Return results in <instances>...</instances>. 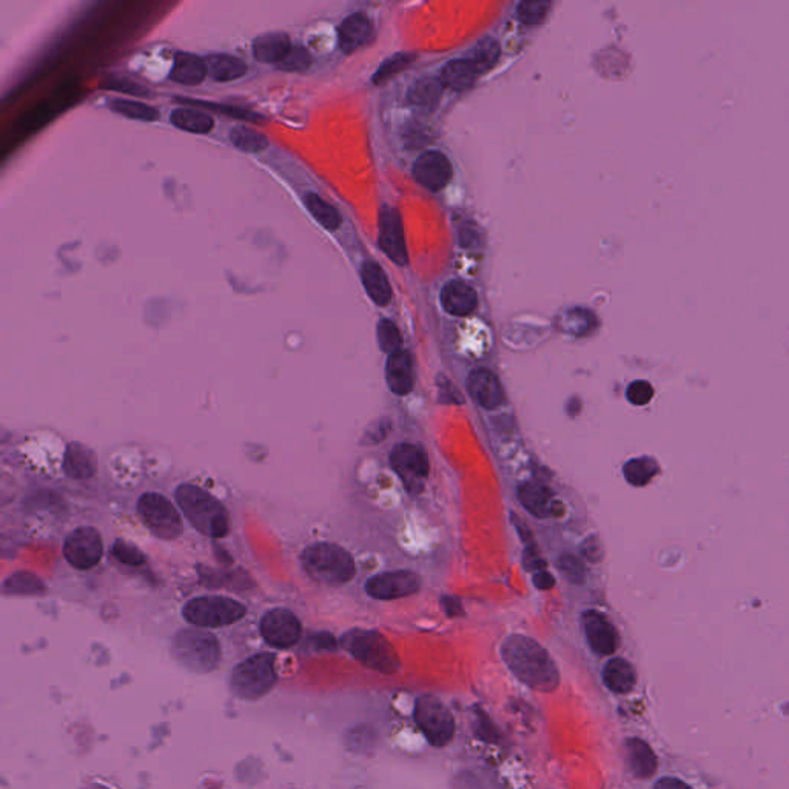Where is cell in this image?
Masks as SVG:
<instances>
[{"label": "cell", "mask_w": 789, "mask_h": 789, "mask_svg": "<svg viewBox=\"0 0 789 789\" xmlns=\"http://www.w3.org/2000/svg\"><path fill=\"white\" fill-rule=\"evenodd\" d=\"M499 653L509 671L528 688L549 694L560 686L557 663L538 641L528 635H509Z\"/></svg>", "instance_id": "cell-1"}, {"label": "cell", "mask_w": 789, "mask_h": 789, "mask_svg": "<svg viewBox=\"0 0 789 789\" xmlns=\"http://www.w3.org/2000/svg\"><path fill=\"white\" fill-rule=\"evenodd\" d=\"M174 499L191 526L205 537L222 538L230 532V515L220 499L197 484L184 483Z\"/></svg>", "instance_id": "cell-2"}, {"label": "cell", "mask_w": 789, "mask_h": 789, "mask_svg": "<svg viewBox=\"0 0 789 789\" xmlns=\"http://www.w3.org/2000/svg\"><path fill=\"white\" fill-rule=\"evenodd\" d=\"M301 563L312 580L326 586H343L356 574L352 553L335 543H315L306 547Z\"/></svg>", "instance_id": "cell-3"}, {"label": "cell", "mask_w": 789, "mask_h": 789, "mask_svg": "<svg viewBox=\"0 0 789 789\" xmlns=\"http://www.w3.org/2000/svg\"><path fill=\"white\" fill-rule=\"evenodd\" d=\"M341 646L372 671L392 676L401 669V660L395 647L378 630H347L341 637Z\"/></svg>", "instance_id": "cell-4"}, {"label": "cell", "mask_w": 789, "mask_h": 789, "mask_svg": "<svg viewBox=\"0 0 789 789\" xmlns=\"http://www.w3.org/2000/svg\"><path fill=\"white\" fill-rule=\"evenodd\" d=\"M172 654L185 669L208 674L220 663L222 651L218 638L204 630H182L174 635Z\"/></svg>", "instance_id": "cell-5"}, {"label": "cell", "mask_w": 789, "mask_h": 789, "mask_svg": "<svg viewBox=\"0 0 789 789\" xmlns=\"http://www.w3.org/2000/svg\"><path fill=\"white\" fill-rule=\"evenodd\" d=\"M276 683L278 676L275 671L274 654H255L233 669L230 691L237 699L256 701L270 694Z\"/></svg>", "instance_id": "cell-6"}, {"label": "cell", "mask_w": 789, "mask_h": 789, "mask_svg": "<svg viewBox=\"0 0 789 789\" xmlns=\"http://www.w3.org/2000/svg\"><path fill=\"white\" fill-rule=\"evenodd\" d=\"M247 607L235 599L222 595H202L185 603L182 615L197 628H224L243 620Z\"/></svg>", "instance_id": "cell-7"}, {"label": "cell", "mask_w": 789, "mask_h": 789, "mask_svg": "<svg viewBox=\"0 0 789 789\" xmlns=\"http://www.w3.org/2000/svg\"><path fill=\"white\" fill-rule=\"evenodd\" d=\"M414 718L416 726L435 748L447 746L457 732V723L452 712L432 694H424L416 699Z\"/></svg>", "instance_id": "cell-8"}, {"label": "cell", "mask_w": 789, "mask_h": 789, "mask_svg": "<svg viewBox=\"0 0 789 789\" xmlns=\"http://www.w3.org/2000/svg\"><path fill=\"white\" fill-rule=\"evenodd\" d=\"M137 514L151 534L160 540L172 541L184 532V522L178 509L166 495L145 492L137 499Z\"/></svg>", "instance_id": "cell-9"}, {"label": "cell", "mask_w": 789, "mask_h": 789, "mask_svg": "<svg viewBox=\"0 0 789 789\" xmlns=\"http://www.w3.org/2000/svg\"><path fill=\"white\" fill-rule=\"evenodd\" d=\"M391 464L412 495L422 492V484L430 470L428 453L422 447L412 443L395 445L391 453Z\"/></svg>", "instance_id": "cell-10"}, {"label": "cell", "mask_w": 789, "mask_h": 789, "mask_svg": "<svg viewBox=\"0 0 789 789\" xmlns=\"http://www.w3.org/2000/svg\"><path fill=\"white\" fill-rule=\"evenodd\" d=\"M64 557L74 569L89 570L99 564L104 555V541L95 528L81 526L66 535Z\"/></svg>", "instance_id": "cell-11"}, {"label": "cell", "mask_w": 789, "mask_h": 789, "mask_svg": "<svg viewBox=\"0 0 789 789\" xmlns=\"http://www.w3.org/2000/svg\"><path fill=\"white\" fill-rule=\"evenodd\" d=\"M262 638L276 649H290L303 635V624L293 612L285 607H275L266 612L259 623Z\"/></svg>", "instance_id": "cell-12"}, {"label": "cell", "mask_w": 789, "mask_h": 789, "mask_svg": "<svg viewBox=\"0 0 789 789\" xmlns=\"http://www.w3.org/2000/svg\"><path fill=\"white\" fill-rule=\"evenodd\" d=\"M422 588V580L412 570L383 572L368 578L366 592L376 599H398L410 597Z\"/></svg>", "instance_id": "cell-13"}, {"label": "cell", "mask_w": 789, "mask_h": 789, "mask_svg": "<svg viewBox=\"0 0 789 789\" xmlns=\"http://www.w3.org/2000/svg\"><path fill=\"white\" fill-rule=\"evenodd\" d=\"M583 630L586 635L589 647L601 657L612 655L620 645L615 626L599 611H588L583 614Z\"/></svg>", "instance_id": "cell-14"}, {"label": "cell", "mask_w": 789, "mask_h": 789, "mask_svg": "<svg viewBox=\"0 0 789 789\" xmlns=\"http://www.w3.org/2000/svg\"><path fill=\"white\" fill-rule=\"evenodd\" d=\"M380 245L393 262L404 266L407 251L404 243L403 220L397 208H384L380 213Z\"/></svg>", "instance_id": "cell-15"}, {"label": "cell", "mask_w": 789, "mask_h": 789, "mask_svg": "<svg viewBox=\"0 0 789 789\" xmlns=\"http://www.w3.org/2000/svg\"><path fill=\"white\" fill-rule=\"evenodd\" d=\"M414 176L422 187H426L429 190H441L451 181V162L439 151H428L416 159L415 166H414Z\"/></svg>", "instance_id": "cell-16"}, {"label": "cell", "mask_w": 789, "mask_h": 789, "mask_svg": "<svg viewBox=\"0 0 789 789\" xmlns=\"http://www.w3.org/2000/svg\"><path fill=\"white\" fill-rule=\"evenodd\" d=\"M468 392L481 407L499 409L506 401L505 389L497 375L487 368H476L468 378Z\"/></svg>", "instance_id": "cell-17"}, {"label": "cell", "mask_w": 789, "mask_h": 789, "mask_svg": "<svg viewBox=\"0 0 789 789\" xmlns=\"http://www.w3.org/2000/svg\"><path fill=\"white\" fill-rule=\"evenodd\" d=\"M387 386L398 397L409 395L415 386L414 361L409 352H395L389 355L386 364Z\"/></svg>", "instance_id": "cell-18"}, {"label": "cell", "mask_w": 789, "mask_h": 789, "mask_svg": "<svg viewBox=\"0 0 789 789\" xmlns=\"http://www.w3.org/2000/svg\"><path fill=\"white\" fill-rule=\"evenodd\" d=\"M64 472L70 480L85 481L97 472V457L95 451L78 441L66 445L64 455Z\"/></svg>", "instance_id": "cell-19"}, {"label": "cell", "mask_w": 789, "mask_h": 789, "mask_svg": "<svg viewBox=\"0 0 789 789\" xmlns=\"http://www.w3.org/2000/svg\"><path fill=\"white\" fill-rule=\"evenodd\" d=\"M624 759L635 778H651L657 772L659 760L645 740L630 737L624 742Z\"/></svg>", "instance_id": "cell-20"}, {"label": "cell", "mask_w": 789, "mask_h": 789, "mask_svg": "<svg viewBox=\"0 0 789 789\" xmlns=\"http://www.w3.org/2000/svg\"><path fill=\"white\" fill-rule=\"evenodd\" d=\"M441 304L447 313L468 316L478 307L476 291L463 281H452L441 290Z\"/></svg>", "instance_id": "cell-21"}, {"label": "cell", "mask_w": 789, "mask_h": 789, "mask_svg": "<svg viewBox=\"0 0 789 789\" xmlns=\"http://www.w3.org/2000/svg\"><path fill=\"white\" fill-rule=\"evenodd\" d=\"M518 499L522 507L537 518H547L553 515V492L540 481H528L518 489Z\"/></svg>", "instance_id": "cell-22"}, {"label": "cell", "mask_w": 789, "mask_h": 789, "mask_svg": "<svg viewBox=\"0 0 789 789\" xmlns=\"http://www.w3.org/2000/svg\"><path fill=\"white\" fill-rule=\"evenodd\" d=\"M372 36V24L367 16L355 12L339 27V47L344 53L351 54L367 43Z\"/></svg>", "instance_id": "cell-23"}, {"label": "cell", "mask_w": 789, "mask_h": 789, "mask_svg": "<svg viewBox=\"0 0 789 789\" xmlns=\"http://www.w3.org/2000/svg\"><path fill=\"white\" fill-rule=\"evenodd\" d=\"M290 37L282 31H270L258 36L253 42V56L261 64L278 66L290 51Z\"/></svg>", "instance_id": "cell-24"}, {"label": "cell", "mask_w": 789, "mask_h": 789, "mask_svg": "<svg viewBox=\"0 0 789 789\" xmlns=\"http://www.w3.org/2000/svg\"><path fill=\"white\" fill-rule=\"evenodd\" d=\"M603 682L615 694H630L637 683V672L628 660L612 659L603 669Z\"/></svg>", "instance_id": "cell-25"}, {"label": "cell", "mask_w": 789, "mask_h": 789, "mask_svg": "<svg viewBox=\"0 0 789 789\" xmlns=\"http://www.w3.org/2000/svg\"><path fill=\"white\" fill-rule=\"evenodd\" d=\"M208 74L205 59L197 58V54L176 53L173 62L170 78L182 85H199Z\"/></svg>", "instance_id": "cell-26"}, {"label": "cell", "mask_w": 789, "mask_h": 789, "mask_svg": "<svg viewBox=\"0 0 789 789\" xmlns=\"http://www.w3.org/2000/svg\"><path fill=\"white\" fill-rule=\"evenodd\" d=\"M362 284L376 306L384 307L392 301V289L384 270L376 262L367 261L361 268Z\"/></svg>", "instance_id": "cell-27"}, {"label": "cell", "mask_w": 789, "mask_h": 789, "mask_svg": "<svg viewBox=\"0 0 789 789\" xmlns=\"http://www.w3.org/2000/svg\"><path fill=\"white\" fill-rule=\"evenodd\" d=\"M481 72L470 59L451 60L441 72V82L455 91L472 89Z\"/></svg>", "instance_id": "cell-28"}, {"label": "cell", "mask_w": 789, "mask_h": 789, "mask_svg": "<svg viewBox=\"0 0 789 789\" xmlns=\"http://www.w3.org/2000/svg\"><path fill=\"white\" fill-rule=\"evenodd\" d=\"M210 78L218 82H230L243 78L247 73V66L243 59L232 54H212L205 59Z\"/></svg>", "instance_id": "cell-29"}, {"label": "cell", "mask_w": 789, "mask_h": 789, "mask_svg": "<svg viewBox=\"0 0 789 789\" xmlns=\"http://www.w3.org/2000/svg\"><path fill=\"white\" fill-rule=\"evenodd\" d=\"M170 120L174 127H178L181 130L197 133V135L210 133L214 127L213 118L201 108H176L170 116Z\"/></svg>", "instance_id": "cell-30"}, {"label": "cell", "mask_w": 789, "mask_h": 789, "mask_svg": "<svg viewBox=\"0 0 789 789\" xmlns=\"http://www.w3.org/2000/svg\"><path fill=\"white\" fill-rule=\"evenodd\" d=\"M304 204H306V207L309 210L310 214L315 218L318 222H320L321 226L324 227L326 230H336L339 226H341V214L338 213V210L330 205L329 202L324 201L322 197H318L315 193H309V195H306L304 197Z\"/></svg>", "instance_id": "cell-31"}, {"label": "cell", "mask_w": 789, "mask_h": 789, "mask_svg": "<svg viewBox=\"0 0 789 789\" xmlns=\"http://www.w3.org/2000/svg\"><path fill=\"white\" fill-rule=\"evenodd\" d=\"M659 464L651 457H640L630 460L624 464L623 475L632 486H646L655 475L659 474Z\"/></svg>", "instance_id": "cell-32"}, {"label": "cell", "mask_w": 789, "mask_h": 789, "mask_svg": "<svg viewBox=\"0 0 789 789\" xmlns=\"http://www.w3.org/2000/svg\"><path fill=\"white\" fill-rule=\"evenodd\" d=\"M441 91L443 82L432 78L422 79L410 89L409 99L412 104L420 107L435 108L441 97Z\"/></svg>", "instance_id": "cell-33"}, {"label": "cell", "mask_w": 789, "mask_h": 789, "mask_svg": "<svg viewBox=\"0 0 789 789\" xmlns=\"http://www.w3.org/2000/svg\"><path fill=\"white\" fill-rule=\"evenodd\" d=\"M230 141L237 150L247 151V153H259L268 147L267 137L253 128L244 127V125L235 127L230 131Z\"/></svg>", "instance_id": "cell-34"}, {"label": "cell", "mask_w": 789, "mask_h": 789, "mask_svg": "<svg viewBox=\"0 0 789 789\" xmlns=\"http://www.w3.org/2000/svg\"><path fill=\"white\" fill-rule=\"evenodd\" d=\"M108 107L114 113L125 116V118L136 119V120H145L151 122L159 118V112L155 107H151L149 104H143L139 101H128V99H114L108 104Z\"/></svg>", "instance_id": "cell-35"}, {"label": "cell", "mask_w": 789, "mask_h": 789, "mask_svg": "<svg viewBox=\"0 0 789 789\" xmlns=\"http://www.w3.org/2000/svg\"><path fill=\"white\" fill-rule=\"evenodd\" d=\"M499 54H501V50H499V42L493 41L491 37H486V39H483V41L476 43L470 60L483 73L486 72V70H491L497 64V60L499 59Z\"/></svg>", "instance_id": "cell-36"}, {"label": "cell", "mask_w": 789, "mask_h": 789, "mask_svg": "<svg viewBox=\"0 0 789 789\" xmlns=\"http://www.w3.org/2000/svg\"><path fill=\"white\" fill-rule=\"evenodd\" d=\"M6 592L20 593V595H36L45 591L41 578L30 572H18L5 582Z\"/></svg>", "instance_id": "cell-37"}, {"label": "cell", "mask_w": 789, "mask_h": 789, "mask_svg": "<svg viewBox=\"0 0 789 789\" xmlns=\"http://www.w3.org/2000/svg\"><path fill=\"white\" fill-rule=\"evenodd\" d=\"M595 318L588 310L576 309L570 310L563 318V330L570 333V335H588L592 329H595Z\"/></svg>", "instance_id": "cell-38"}, {"label": "cell", "mask_w": 789, "mask_h": 789, "mask_svg": "<svg viewBox=\"0 0 789 789\" xmlns=\"http://www.w3.org/2000/svg\"><path fill=\"white\" fill-rule=\"evenodd\" d=\"M551 8L549 2L543 0H526L518 5L516 14L522 25L526 27H538L547 16Z\"/></svg>", "instance_id": "cell-39"}, {"label": "cell", "mask_w": 789, "mask_h": 789, "mask_svg": "<svg viewBox=\"0 0 789 789\" xmlns=\"http://www.w3.org/2000/svg\"><path fill=\"white\" fill-rule=\"evenodd\" d=\"M376 330H378V343H380L381 351L389 353V355L401 351L403 338L392 321L381 320Z\"/></svg>", "instance_id": "cell-40"}, {"label": "cell", "mask_w": 789, "mask_h": 789, "mask_svg": "<svg viewBox=\"0 0 789 789\" xmlns=\"http://www.w3.org/2000/svg\"><path fill=\"white\" fill-rule=\"evenodd\" d=\"M415 60V56L410 53H399L392 56L391 59H387L383 66L378 68V72L375 73L374 83L386 82L389 79L393 78L397 73L403 72L407 66Z\"/></svg>", "instance_id": "cell-41"}, {"label": "cell", "mask_w": 789, "mask_h": 789, "mask_svg": "<svg viewBox=\"0 0 789 789\" xmlns=\"http://www.w3.org/2000/svg\"><path fill=\"white\" fill-rule=\"evenodd\" d=\"M312 66V54L304 47H291L285 54L284 59L279 62L278 68L285 73L306 72Z\"/></svg>", "instance_id": "cell-42"}, {"label": "cell", "mask_w": 789, "mask_h": 789, "mask_svg": "<svg viewBox=\"0 0 789 789\" xmlns=\"http://www.w3.org/2000/svg\"><path fill=\"white\" fill-rule=\"evenodd\" d=\"M112 553H113V557L116 560H119L120 563L127 564V566L136 568V566H143L145 563V555H143V551L137 549L136 546H133L128 541H114Z\"/></svg>", "instance_id": "cell-43"}, {"label": "cell", "mask_w": 789, "mask_h": 789, "mask_svg": "<svg viewBox=\"0 0 789 789\" xmlns=\"http://www.w3.org/2000/svg\"><path fill=\"white\" fill-rule=\"evenodd\" d=\"M558 568H560V570H563L564 576H566L570 583L583 584L584 580H586V569H584V566H583L582 561H580L578 558L570 555V553H564L563 557L560 558Z\"/></svg>", "instance_id": "cell-44"}, {"label": "cell", "mask_w": 789, "mask_h": 789, "mask_svg": "<svg viewBox=\"0 0 789 789\" xmlns=\"http://www.w3.org/2000/svg\"><path fill=\"white\" fill-rule=\"evenodd\" d=\"M653 397L654 387L647 381H634V383H630L628 391H626V398L634 406H646L653 399Z\"/></svg>", "instance_id": "cell-45"}, {"label": "cell", "mask_w": 789, "mask_h": 789, "mask_svg": "<svg viewBox=\"0 0 789 789\" xmlns=\"http://www.w3.org/2000/svg\"><path fill=\"white\" fill-rule=\"evenodd\" d=\"M389 430H391V422H389L387 418H381V420L375 422L372 428H368L367 434H366V439H364L366 445H376V443H381L383 439L386 438Z\"/></svg>", "instance_id": "cell-46"}, {"label": "cell", "mask_w": 789, "mask_h": 789, "mask_svg": "<svg viewBox=\"0 0 789 789\" xmlns=\"http://www.w3.org/2000/svg\"><path fill=\"white\" fill-rule=\"evenodd\" d=\"M185 105H201L204 108H216L218 110V113L228 114V116H233V118H241V119H258L256 116H250L249 113H245L243 110H237V108L226 107V105H220V107H216L214 104H210V102H199V101H190V99H182Z\"/></svg>", "instance_id": "cell-47"}, {"label": "cell", "mask_w": 789, "mask_h": 789, "mask_svg": "<svg viewBox=\"0 0 789 789\" xmlns=\"http://www.w3.org/2000/svg\"><path fill=\"white\" fill-rule=\"evenodd\" d=\"M105 89L125 91V93H128V95H147V91H145V89H141V85H137V83L128 82V81H125V79H119V81H112V79H110V83H108Z\"/></svg>", "instance_id": "cell-48"}, {"label": "cell", "mask_w": 789, "mask_h": 789, "mask_svg": "<svg viewBox=\"0 0 789 789\" xmlns=\"http://www.w3.org/2000/svg\"><path fill=\"white\" fill-rule=\"evenodd\" d=\"M441 605L449 617H458L463 614V606L455 597H445L441 599Z\"/></svg>", "instance_id": "cell-49"}, {"label": "cell", "mask_w": 789, "mask_h": 789, "mask_svg": "<svg viewBox=\"0 0 789 789\" xmlns=\"http://www.w3.org/2000/svg\"><path fill=\"white\" fill-rule=\"evenodd\" d=\"M534 583L537 588L541 589V591H547V589L553 588L555 578H553V574H549L546 570H540V572H535Z\"/></svg>", "instance_id": "cell-50"}, {"label": "cell", "mask_w": 789, "mask_h": 789, "mask_svg": "<svg viewBox=\"0 0 789 789\" xmlns=\"http://www.w3.org/2000/svg\"><path fill=\"white\" fill-rule=\"evenodd\" d=\"M654 789H692L682 780L674 777L660 778Z\"/></svg>", "instance_id": "cell-51"}]
</instances>
